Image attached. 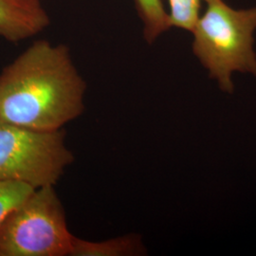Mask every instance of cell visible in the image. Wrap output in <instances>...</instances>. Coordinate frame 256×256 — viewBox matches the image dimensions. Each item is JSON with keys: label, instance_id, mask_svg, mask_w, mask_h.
<instances>
[{"label": "cell", "instance_id": "obj_1", "mask_svg": "<svg viewBox=\"0 0 256 256\" xmlns=\"http://www.w3.org/2000/svg\"><path fill=\"white\" fill-rule=\"evenodd\" d=\"M86 84L70 48L37 40L0 74V120L54 131L84 110Z\"/></svg>", "mask_w": 256, "mask_h": 256}, {"label": "cell", "instance_id": "obj_4", "mask_svg": "<svg viewBox=\"0 0 256 256\" xmlns=\"http://www.w3.org/2000/svg\"><path fill=\"white\" fill-rule=\"evenodd\" d=\"M64 138L63 128L36 130L0 120V182L54 186L74 160Z\"/></svg>", "mask_w": 256, "mask_h": 256}, {"label": "cell", "instance_id": "obj_6", "mask_svg": "<svg viewBox=\"0 0 256 256\" xmlns=\"http://www.w3.org/2000/svg\"><path fill=\"white\" fill-rule=\"evenodd\" d=\"M146 254L142 238L131 234L100 242L74 236L70 256H140Z\"/></svg>", "mask_w": 256, "mask_h": 256}, {"label": "cell", "instance_id": "obj_5", "mask_svg": "<svg viewBox=\"0 0 256 256\" xmlns=\"http://www.w3.org/2000/svg\"><path fill=\"white\" fill-rule=\"evenodd\" d=\"M50 24L40 0H0V37L19 42L36 36Z\"/></svg>", "mask_w": 256, "mask_h": 256}, {"label": "cell", "instance_id": "obj_7", "mask_svg": "<svg viewBox=\"0 0 256 256\" xmlns=\"http://www.w3.org/2000/svg\"><path fill=\"white\" fill-rule=\"evenodd\" d=\"M138 12L144 23V39L153 43L170 27L167 10L162 0H135Z\"/></svg>", "mask_w": 256, "mask_h": 256}, {"label": "cell", "instance_id": "obj_8", "mask_svg": "<svg viewBox=\"0 0 256 256\" xmlns=\"http://www.w3.org/2000/svg\"><path fill=\"white\" fill-rule=\"evenodd\" d=\"M212 0H168V19L171 28L192 32L202 12V4Z\"/></svg>", "mask_w": 256, "mask_h": 256}, {"label": "cell", "instance_id": "obj_3", "mask_svg": "<svg viewBox=\"0 0 256 256\" xmlns=\"http://www.w3.org/2000/svg\"><path fill=\"white\" fill-rule=\"evenodd\" d=\"M72 236L54 186L34 189L0 223V256H70Z\"/></svg>", "mask_w": 256, "mask_h": 256}, {"label": "cell", "instance_id": "obj_2", "mask_svg": "<svg viewBox=\"0 0 256 256\" xmlns=\"http://www.w3.org/2000/svg\"><path fill=\"white\" fill-rule=\"evenodd\" d=\"M256 7L234 9L212 0L192 32V52L220 90L232 93L234 72L256 76Z\"/></svg>", "mask_w": 256, "mask_h": 256}, {"label": "cell", "instance_id": "obj_9", "mask_svg": "<svg viewBox=\"0 0 256 256\" xmlns=\"http://www.w3.org/2000/svg\"><path fill=\"white\" fill-rule=\"evenodd\" d=\"M34 190V188L24 183L0 182V223L10 210L24 202Z\"/></svg>", "mask_w": 256, "mask_h": 256}]
</instances>
